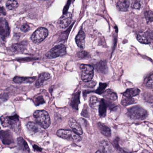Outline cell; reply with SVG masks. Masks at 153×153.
<instances>
[{"mask_svg":"<svg viewBox=\"0 0 153 153\" xmlns=\"http://www.w3.org/2000/svg\"><path fill=\"white\" fill-rule=\"evenodd\" d=\"M25 49V46L22 44H17L14 45L10 47V51L14 53L20 52L23 51Z\"/></svg>","mask_w":153,"mask_h":153,"instance_id":"27","label":"cell"},{"mask_svg":"<svg viewBox=\"0 0 153 153\" xmlns=\"http://www.w3.org/2000/svg\"><path fill=\"white\" fill-rule=\"evenodd\" d=\"M57 135L60 137L74 142H79L82 140V138L79 135L69 130H59L57 131Z\"/></svg>","mask_w":153,"mask_h":153,"instance_id":"4","label":"cell"},{"mask_svg":"<svg viewBox=\"0 0 153 153\" xmlns=\"http://www.w3.org/2000/svg\"><path fill=\"white\" fill-rule=\"evenodd\" d=\"M48 35V30L45 27H40L33 33L31 39L34 43L39 44L43 41Z\"/></svg>","mask_w":153,"mask_h":153,"instance_id":"6","label":"cell"},{"mask_svg":"<svg viewBox=\"0 0 153 153\" xmlns=\"http://www.w3.org/2000/svg\"><path fill=\"white\" fill-rule=\"evenodd\" d=\"M106 104L104 99L100 100L99 103V114L102 117L106 116Z\"/></svg>","mask_w":153,"mask_h":153,"instance_id":"22","label":"cell"},{"mask_svg":"<svg viewBox=\"0 0 153 153\" xmlns=\"http://www.w3.org/2000/svg\"><path fill=\"white\" fill-rule=\"evenodd\" d=\"M100 150L96 152L99 153H112L113 152V147L110 142L105 140L102 141L100 143Z\"/></svg>","mask_w":153,"mask_h":153,"instance_id":"12","label":"cell"},{"mask_svg":"<svg viewBox=\"0 0 153 153\" xmlns=\"http://www.w3.org/2000/svg\"><path fill=\"white\" fill-rule=\"evenodd\" d=\"M6 7L9 10H12L18 7V3L16 0H8L6 3Z\"/></svg>","mask_w":153,"mask_h":153,"instance_id":"28","label":"cell"},{"mask_svg":"<svg viewBox=\"0 0 153 153\" xmlns=\"http://www.w3.org/2000/svg\"><path fill=\"white\" fill-rule=\"evenodd\" d=\"M131 7H132L133 9L138 10L140 9L141 5H140V3L138 2V1H135V2L132 3Z\"/></svg>","mask_w":153,"mask_h":153,"instance_id":"36","label":"cell"},{"mask_svg":"<svg viewBox=\"0 0 153 153\" xmlns=\"http://www.w3.org/2000/svg\"><path fill=\"white\" fill-rule=\"evenodd\" d=\"M34 117L38 125L42 128L46 129L51 125V119L47 111L44 110H38L34 113Z\"/></svg>","mask_w":153,"mask_h":153,"instance_id":"3","label":"cell"},{"mask_svg":"<svg viewBox=\"0 0 153 153\" xmlns=\"http://www.w3.org/2000/svg\"><path fill=\"white\" fill-rule=\"evenodd\" d=\"M17 144L19 149L27 152H30V149L26 141L23 138L20 137L17 139Z\"/></svg>","mask_w":153,"mask_h":153,"instance_id":"21","label":"cell"},{"mask_svg":"<svg viewBox=\"0 0 153 153\" xmlns=\"http://www.w3.org/2000/svg\"><path fill=\"white\" fill-rule=\"evenodd\" d=\"M72 16L71 13H67L64 14L59 19V25L61 28H64L67 27L70 25L72 21Z\"/></svg>","mask_w":153,"mask_h":153,"instance_id":"11","label":"cell"},{"mask_svg":"<svg viewBox=\"0 0 153 153\" xmlns=\"http://www.w3.org/2000/svg\"><path fill=\"white\" fill-rule=\"evenodd\" d=\"M99 102H100V100L97 97L93 96L90 98L89 105L92 108H95L97 107L98 104L99 103Z\"/></svg>","mask_w":153,"mask_h":153,"instance_id":"29","label":"cell"},{"mask_svg":"<svg viewBox=\"0 0 153 153\" xmlns=\"http://www.w3.org/2000/svg\"><path fill=\"white\" fill-rule=\"evenodd\" d=\"M137 101L132 97H126L123 96L122 99L121 101V103L124 106H128L133 104L136 103Z\"/></svg>","mask_w":153,"mask_h":153,"instance_id":"24","label":"cell"},{"mask_svg":"<svg viewBox=\"0 0 153 153\" xmlns=\"http://www.w3.org/2000/svg\"><path fill=\"white\" fill-rule=\"evenodd\" d=\"M9 99V96L6 93L0 94V105L3 103L7 101Z\"/></svg>","mask_w":153,"mask_h":153,"instance_id":"33","label":"cell"},{"mask_svg":"<svg viewBox=\"0 0 153 153\" xmlns=\"http://www.w3.org/2000/svg\"><path fill=\"white\" fill-rule=\"evenodd\" d=\"M140 90L137 88H129L123 94V96L133 97L139 94Z\"/></svg>","mask_w":153,"mask_h":153,"instance_id":"25","label":"cell"},{"mask_svg":"<svg viewBox=\"0 0 153 153\" xmlns=\"http://www.w3.org/2000/svg\"><path fill=\"white\" fill-rule=\"evenodd\" d=\"M0 129H1V127H0Z\"/></svg>","mask_w":153,"mask_h":153,"instance_id":"42","label":"cell"},{"mask_svg":"<svg viewBox=\"0 0 153 153\" xmlns=\"http://www.w3.org/2000/svg\"><path fill=\"white\" fill-rule=\"evenodd\" d=\"M97 126H98V129L102 135L107 137H111V130L109 127L101 122L98 123Z\"/></svg>","mask_w":153,"mask_h":153,"instance_id":"18","label":"cell"},{"mask_svg":"<svg viewBox=\"0 0 153 153\" xmlns=\"http://www.w3.org/2000/svg\"><path fill=\"white\" fill-rule=\"evenodd\" d=\"M36 77L16 76L13 79L14 82L17 84H31L34 82Z\"/></svg>","mask_w":153,"mask_h":153,"instance_id":"16","label":"cell"},{"mask_svg":"<svg viewBox=\"0 0 153 153\" xmlns=\"http://www.w3.org/2000/svg\"><path fill=\"white\" fill-rule=\"evenodd\" d=\"M66 53V47L63 45H60L50 50L46 54V57L49 59H55L57 57L63 56Z\"/></svg>","mask_w":153,"mask_h":153,"instance_id":"7","label":"cell"},{"mask_svg":"<svg viewBox=\"0 0 153 153\" xmlns=\"http://www.w3.org/2000/svg\"><path fill=\"white\" fill-rule=\"evenodd\" d=\"M41 126L38 124H36L33 122H29L27 124V128L28 130L33 133H36L41 131Z\"/></svg>","mask_w":153,"mask_h":153,"instance_id":"26","label":"cell"},{"mask_svg":"<svg viewBox=\"0 0 153 153\" xmlns=\"http://www.w3.org/2000/svg\"><path fill=\"white\" fill-rule=\"evenodd\" d=\"M145 18L148 22L151 23L153 21V12L150 11H146L145 13Z\"/></svg>","mask_w":153,"mask_h":153,"instance_id":"32","label":"cell"},{"mask_svg":"<svg viewBox=\"0 0 153 153\" xmlns=\"http://www.w3.org/2000/svg\"><path fill=\"white\" fill-rule=\"evenodd\" d=\"M69 125L71 128L73 130V131L79 135H81L83 134L81 127L79 124L76 121V120L73 118H70L68 121Z\"/></svg>","mask_w":153,"mask_h":153,"instance_id":"13","label":"cell"},{"mask_svg":"<svg viewBox=\"0 0 153 153\" xmlns=\"http://www.w3.org/2000/svg\"><path fill=\"white\" fill-rule=\"evenodd\" d=\"M95 68L97 71L102 74H106L108 71V67L105 61H102L96 65Z\"/></svg>","mask_w":153,"mask_h":153,"instance_id":"19","label":"cell"},{"mask_svg":"<svg viewBox=\"0 0 153 153\" xmlns=\"http://www.w3.org/2000/svg\"><path fill=\"white\" fill-rule=\"evenodd\" d=\"M0 138L5 145H10L14 142L13 135L9 131H0Z\"/></svg>","mask_w":153,"mask_h":153,"instance_id":"9","label":"cell"},{"mask_svg":"<svg viewBox=\"0 0 153 153\" xmlns=\"http://www.w3.org/2000/svg\"><path fill=\"white\" fill-rule=\"evenodd\" d=\"M1 124L4 127H7L15 131H19L20 129V123L19 118L17 114L11 115H3L0 118Z\"/></svg>","mask_w":153,"mask_h":153,"instance_id":"1","label":"cell"},{"mask_svg":"<svg viewBox=\"0 0 153 153\" xmlns=\"http://www.w3.org/2000/svg\"><path fill=\"white\" fill-rule=\"evenodd\" d=\"M129 5V0H119L117 2V7L120 11L126 12L128 10Z\"/></svg>","mask_w":153,"mask_h":153,"instance_id":"20","label":"cell"},{"mask_svg":"<svg viewBox=\"0 0 153 153\" xmlns=\"http://www.w3.org/2000/svg\"><path fill=\"white\" fill-rule=\"evenodd\" d=\"M80 69L82 80L85 82L91 81L94 77V67L91 65L81 64L80 66Z\"/></svg>","mask_w":153,"mask_h":153,"instance_id":"5","label":"cell"},{"mask_svg":"<svg viewBox=\"0 0 153 153\" xmlns=\"http://www.w3.org/2000/svg\"><path fill=\"white\" fill-rule=\"evenodd\" d=\"M87 83L86 86L88 88H93L94 87L95 85H96V82L95 81H88V82H86Z\"/></svg>","mask_w":153,"mask_h":153,"instance_id":"37","label":"cell"},{"mask_svg":"<svg viewBox=\"0 0 153 153\" xmlns=\"http://www.w3.org/2000/svg\"><path fill=\"white\" fill-rule=\"evenodd\" d=\"M80 94V92L75 93L72 96L71 101V107L76 111L78 110L79 105L80 103V99H79Z\"/></svg>","mask_w":153,"mask_h":153,"instance_id":"17","label":"cell"},{"mask_svg":"<svg viewBox=\"0 0 153 153\" xmlns=\"http://www.w3.org/2000/svg\"><path fill=\"white\" fill-rule=\"evenodd\" d=\"M103 94V96L106 99L113 101H115L117 99V94L111 89H107Z\"/></svg>","mask_w":153,"mask_h":153,"instance_id":"23","label":"cell"},{"mask_svg":"<svg viewBox=\"0 0 153 153\" xmlns=\"http://www.w3.org/2000/svg\"><path fill=\"white\" fill-rule=\"evenodd\" d=\"M153 74H151L146 80L145 85L146 87L149 88H153Z\"/></svg>","mask_w":153,"mask_h":153,"instance_id":"31","label":"cell"},{"mask_svg":"<svg viewBox=\"0 0 153 153\" xmlns=\"http://www.w3.org/2000/svg\"><path fill=\"white\" fill-rule=\"evenodd\" d=\"M137 39L141 43L149 44L151 42L152 38V36H150V35L149 33L141 32L138 34Z\"/></svg>","mask_w":153,"mask_h":153,"instance_id":"14","label":"cell"},{"mask_svg":"<svg viewBox=\"0 0 153 153\" xmlns=\"http://www.w3.org/2000/svg\"><path fill=\"white\" fill-rule=\"evenodd\" d=\"M127 115L134 120H141L146 119L148 116L146 110L139 105H136L128 109Z\"/></svg>","mask_w":153,"mask_h":153,"instance_id":"2","label":"cell"},{"mask_svg":"<svg viewBox=\"0 0 153 153\" xmlns=\"http://www.w3.org/2000/svg\"><path fill=\"white\" fill-rule=\"evenodd\" d=\"M35 102L36 103V105H39L41 104L44 103L45 102L42 97H37L36 99Z\"/></svg>","mask_w":153,"mask_h":153,"instance_id":"35","label":"cell"},{"mask_svg":"<svg viewBox=\"0 0 153 153\" xmlns=\"http://www.w3.org/2000/svg\"><path fill=\"white\" fill-rule=\"evenodd\" d=\"M88 56H89V54L87 52H80L78 53V57L80 59H86L88 58Z\"/></svg>","mask_w":153,"mask_h":153,"instance_id":"34","label":"cell"},{"mask_svg":"<svg viewBox=\"0 0 153 153\" xmlns=\"http://www.w3.org/2000/svg\"><path fill=\"white\" fill-rule=\"evenodd\" d=\"M106 87H107V84L106 83H100L99 84V87L95 91V93L98 94H102L104 92L105 89Z\"/></svg>","mask_w":153,"mask_h":153,"instance_id":"30","label":"cell"},{"mask_svg":"<svg viewBox=\"0 0 153 153\" xmlns=\"http://www.w3.org/2000/svg\"><path fill=\"white\" fill-rule=\"evenodd\" d=\"M10 28L7 20L4 18H0V36L5 40L9 35Z\"/></svg>","mask_w":153,"mask_h":153,"instance_id":"8","label":"cell"},{"mask_svg":"<svg viewBox=\"0 0 153 153\" xmlns=\"http://www.w3.org/2000/svg\"><path fill=\"white\" fill-rule=\"evenodd\" d=\"M34 149H36V150H37V151H41L42 150V149H41V148L39 147L38 146H35V145L34 146Z\"/></svg>","mask_w":153,"mask_h":153,"instance_id":"40","label":"cell"},{"mask_svg":"<svg viewBox=\"0 0 153 153\" xmlns=\"http://www.w3.org/2000/svg\"><path fill=\"white\" fill-rule=\"evenodd\" d=\"M2 0H0V1H1Z\"/></svg>","mask_w":153,"mask_h":153,"instance_id":"41","label":"cell"},{"mask_svg":"<svg viewBox=\"0 0 153 153\" xmlns=\"http://www.w3.org/2000/svg\"><path fill=\"white\" fill-rule=\"evenodd\" d=\"M29 30V26L27 24H25L21 26V30L22 32H24V33H26L28 30Z\"/></svg>","mask_w":153,"mask_h":153,"instance_id":"38","label":"cell"},{"mask_svg":"<svg viewBox=\"0 0 153 153\" xmlns=\"http://www.w3.org/2000/svg\"><path fill=\"white\" fill-rule=\"evenodd\" d=\"M6 15V10L3 7L0 6V16H5Z\"/></svg>","mask_w":153,"mask_h":153,"instance_id":"39","label":"cell"},{"mask_svg":"<svg viewBox=\"0 0 153 153\" xmlns=\"http://www.w3.org/2000/svg\"><path fill=\"white\" fill-rule=\"evenodd\" d=\"M51 75L47 72H43L39 76L36 80V85L37 87H42L48 84L51 79Z\"/></svg>","mask_w":153,"mask_h":153,"instance_id":"10","label":"cell"},{"mask_svg":"<svg viewBox=\"0 0 153 153\" xmlns=\"http://www.w3.org/2000/svg\"><path fill=\"white\" fill-rule=\"evenodd\" d=\"M85 33L83 30H80L76 37V43L80 49H84L85 47Z\"/></svg>","mask_w":153,"mask_h":153,"instance_id":"15","label":"cell"}]
</instances>
